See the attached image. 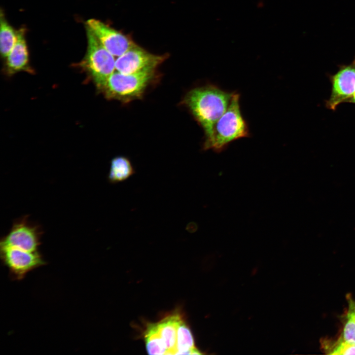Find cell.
<instances>
[{
	"label": "cell",
	"mask_w": 355,
	"mask_h": 355,
	"mask_svg": "<svg viewBox=\"0 0 355 355\" xmlns=\"http://www.w3.org/2000/svg\"><path fill=\"white\" fill-rule=\"evenodd\" d=\"M234 92L208 83L189 91L182 102L203 129L205 140L211 137L217 120L226 110Z\"/></svg>",
	"instance_id": "1"
},
{
	"label": "cell",
	"mask_w": 355,
	"mask_h": 355,
	"mask_svg": "<svg viewBox=\"0 0 355 355\" xmlns=\"http://www.w3.org/2000/svg\"><path fill=\"white\" fill-rule=\"evenodd\" d=\"M240 95L235 91L224 113L216 122L212 134L204 141L203 149L221 152L233 142L250 136L248 124L242 113Z\"/></svg>",
	"instance_id": "2"
},
{
	"label": "cell",
	"mask_w": 355,
	"mask_h": 355,
	"mask_svg": "<svg viewBox=\"0 0 355 355\" xmlns=\"http://www.w3.org/2000/svg\"><path fill=\"white\" fill-rule=\"evenodd\" d=\"M156 76L155 71L125 74L115 71L101 91L106 99L129 103L142 98Z\"/></svg>",
	"instance_id": "3"
},
{
	"label": "cell",
	"mask_w": 355,
	"mask_h": 355,
	"mask_svg": "<svg viewBox=\"0 0 355 355\" xmlns=\"http://www.w3.org/2000/svg\"><path fill=\"white\" fill-rule=\"evenodd\" d=\"M87 37L86 53L79 63L101 91L108 78L115 71L113 56L100 43L91 30L86 26Z\"/></svg>",
	"instance_id": "4"
},
{
	"label": "cell",
	"mask_w": 355,
	"mask_h": 355,
	"mask_svg": "<svg viewBox=\"0 0 355 355\" xmlns=\"http://www.w3.org/2000/svg\"><path fill=\"white\" fill-rule=\"evenodd\" d=\"M0 258L13 280L23 279L30 272L46 264L38 251H29L14 248H0Z\"/></svg>",
	"instance_id": "5"
},
{
	"label": "cell",
	"mask_w": 355,
	"mask_h": 355,
	"mask_svg": "<svg viewBox=\"0 0 355 355\" xmlns=\"http://www.w3.org/2000/svg\"><path fill=\"white\" fill-rule=\"evenodd\" d=\"M166 55L152 54L136 44L115 60V71L125 74L156 71Z\"/></svg>",
	"instance_id": "6"
},
{
	"label": "cell",
	"mask_w": 355,
	"mask_h": 355,
	"mask_svg": "<svg viewBox=\"0 0 355 355\" xmlns=\"http://www.w3.org/2000/svg\"><path fill=\"white\" fill-rule=\"evenodd\" d=\"M329 79L331 90L326 106L335 110L341 103H348L355 93V58L352 63L340 66Z\"/></svg>",
	"instance_id": "7"
},
{
	"label": "cell",
	"mask_w": 355,
	"mask_h": 355,
	"mask_svg": "<svg viewBox=\"0 0 355 355\" xmlns=\"http://www.w3.org/2000/svg\"><path fill=\"white\" fill-rule=\"evenodd\" d=\"M40 233L38 227L24 217L15 222L9 233L3 237L0 248H14L29 251H38Z\"/></svg>",
	"instance_id": "8"
},
{
	"label": "cell",
	"mask_w": 355,
	"mask_h": 355,
	"mask_svg": "<svg viewBox=\"0 0 355 355\" xmlns=\"http://www.w3.org/2000/svg\"><path fill=\"white\" fill-rule=\"evenodd\" d=\"M86 26L114 57L120 56L135 44L128 36L99 20L89 19L87 21Z\"/></svg>",
	"instance_id": "9"
},
{
	"label": "cell",
	"mask_w": 355,
	"mask_h": 355,
	"mask_svg": "<svg viewBox=\"0 0 355 355\" xmlns=\"http://www.w3.org/2000/svg\"><path fill=\"white\" fill-rule=\"evenodd\" d=\"M25 29L17 31L16 42L5 58V71L8 75L23 71L33 73V70L29 63L28 48L25 38Z\"/></svg>",
	"instance_id": "10"
},
{
	"label": "cell",
	"mask_w": 355,
	"mask_h": 355,
	"mask_svg": "<svg viewBox=\"0 0 355 355\" xmlns=\"http://www.w3.org/2000/svg\"><path fill=\"white\" fill-rule=\"evenodd\" d=\"M181 318L179 314L174 313L157 323L159 334L167 347V355L176 354L177 329Z\"/></svg>",
	"instance_id": "11"
},
{
	"label": "cell",
	"mask_w": 355,
	"mask_h": 355,
	"mask_svg": "<svg viewBox=\"0 0 355 355\" xmlns=\"http://www.w3.org/2000/svg\"><path fill=\"white\" fill-rule=\"evenodd\" d=\"M135 173V169L128 157L117 156L110 161L107 179L111 183H117L125 181Z\"/></svg>",
	"instance_id": "12"
},
{
	"label": "cell",
	"mask_w": 355,
	"mask_h": 355,
	"mask_svg": "<svg viewBox=\"0 0 355 355\" xmlns=\"http://www.w3.org/2000/svg\"><path fill=\"white\" fill-rule=\"evenodd\" d=\"M176 355H200L196 348L190 328L181 318L178 323L177 336Z\"/></svg>",
	"instance_id": "13"
},
{
	"label": "cell",
	"mask_w": 355,
	"mask_h": 355,
	"mask_svg": "<svg viewBox=\"0 0 355 355\" xmlns=\"http://www.w3.org/2000/svg\"><path fill=\"white\" fill-rule=\"evenodd\" d=\"M146 350L149 355H167L166 345L161 337L157 323H149L144 333Z\"/></svg>",
	"instance_id": "14"
},
{
	"label": "cell",
	"mask_w": 355,
	"mask_h": 355,
	"mask_svg": "<svg viewBox=\"0 0 355 355\" xmlns=\"http://www.w3.org/2000/svg\"><path fill=\"white\" fill-rule=\"evenodd\" d=\"M17 39V32L7 22L0 12V49L1 56L6 58L14 47Z\"/></svg>",
	"instance_id": "15"
},
{
	"label": "cell",
	"mask_w": 355,
	"mask_h": 355,
	"mask_svg": "<svg viewBox=\"0 0 355 355\" xmlns=\"http://www.w3.org/2000/svg\"><path fill=\"white\" fill-rule=\"evenodd\" d=\"M320 346L328 355H355V343L347 341L341 336L336 340L323 338Z\"/></svg>",
	"instance_id": "16"
},
{
	"label": "cell",
	"mask_w": 355,
	"mask_h": 355,
	"mask_svg": "<svg viewBox=\"0 0 355 355\" xmlns=\"http://www.w3.org/2000/svg\"><path fill=\"white\" fill-rule=\"evenodd\" d=\"M348 308L344 315L341 337L346 341L355 343V300L347 295Z\"/></svg>",
	"instance_id": "17"
},
{
	"label": "cell",
	"mask_w": 355,
	"mask_h": 355,
	"mask_svg": "<svg viewBox=\"0 0 355 355\" xmlns=\"http://www.w3.org/2000/svg\"><path fill=\"white\" fill-rule=\"evenodd\" d=\"M348 103H354L355 104V93L352 98L349 101Z\"/></svg>",
	"instance_id": "18"
}]
</instances>
